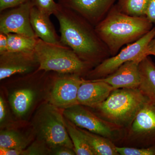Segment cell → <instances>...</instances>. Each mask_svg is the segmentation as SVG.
Returning <instances> with one entry per match:
<instances>
[{
    "label": "cell",
    "instance_id": "18",
    "mask_svg": "<svg viewBox=\"0 0 155 155\" xmlns=\"http://www.w3.org/2000/svg\"><path fill=\"white\" fill-rule=\"evenodd\" d=\"M80 128L95 155H118L116 146L110 139Z\"/></svg>",
    "mask_w": 155,
    "mask_h": 155
},
{
    "label": "cell",
    "instance_id": "9",
    "mask_svg": "<svg viewBox=\"0 0 155 155\" xmlns=\"http://www.w3.org/2000/svg\"><path fill=\"white\" fill-rule=\"evenodd\" d=\"M31 1L1 12L0 32L16 33L31 38L35 36L30 22Z\"/></svg>",
    "mask_w": 155,
    "mask_h": 155
},
{
    "label": "cell",
    "instance_id": "19",
    "mask_svg": "<svg viewBox=\"0 0 155 155\" xmlns=\"http://www.w3.org/2000/svg\"><path fill=\"white\" fill-rule=\"evenodd\" d=\"M65 125L77 155H95L79 127L64 117Z\"/></svg>",
    "mask_w": 155,
    "mask_h": 155
},
{
    "label": "cell",
    "instance_id": "7",
    "mask_svg": "<svg viewBox=\"0 0 155 155\" xmlns=\"http://www.w3.org/2000/svg\"><path fill=\"white\" fill-rule=\"evenodd\" d=\"M124 138L128 144L147 147L155 144V100L142 107Z\"/></svg>",
    "mask_w": 155,
    "mask_h": 155
},
{
    "label": "cell",
    "instance_id": "22",
    "mask_svg": "<svg viewBox=\"0 0 155 155\" xmlns=\"http://www.w3.org/2000/svg\"><path fill=\"white\" fill-rule=\"evenodd\" d=\"M149 0H117L118 8L124 14L134 17L146 16Z\"/></svg>",
    "mask_w": 155,
    "mask_h": 155
},
{
    "label": "cell",
    "instance_id": "8",
    "mask_svg": "<svg viewBox=\"0 0 155 155\" xmlns=\"http://www.w3.org/2000/svg\"><path fill=\"white\" fill-rule=\"evenodd\" d=\"M63 113L65 118L79 128L112 140L120 137L119 134L122 129L95 115L83 105L78 104L66 108Z\"/></svg>",
    "mask_w": 155,
    "mask_h": 155
},
{
    "label": "cell",
    "instance_id": "5",
    "mask_svg": "<svg viewBox=\"0 0 155 155\" xmlns=\"http://www.w3.org/2000/svg\"><path fill=\"white\" fill-rule=\"evenodd\" d=\"M51 103L41 105L33 118L34 130L38 140L43 142L51 149L65 146L74 150L63 112Z\"/></svg>",
    "mask_w": 155,
    "mask_h": 155
},
{
    "label": "cell",
    "instance_id": "20",
    "mask_svg": "<svg viewBox=\"0 0 155 155\" xmlns=\"http://www.w3.org/2000/svg\"><path fill=\"white\" fill-rule=\"evenodd\" d=\"M29 142L26 137L16 130L6 129L0 131V147L24 150Z\"/></svg>",
    "mask_w": 155,
    "mask_h": 155
},
{
    "label": "cell",
    "instance_id": "30",
    "mask_svg": "<svg viewBox=\"0 0 155 155\" xmlns=\"http://www.w3.org/2000/svg\"><path fill=\"white\" fill-rule=\"evenodd\" d=\"M23 150L0 147L1 155H22Z\"/></svg>",
    "mask_w": 155,
    "mask_h": 155
},
{
    "label": "cell",
    "instance_id": "6",
    "mask_svg": "<svg viewBox=\"0 0 155 155\" xmlns=\"http://www.w3.org/2000/svg\"><path fill=\"white\" fill-rule=\"evenodd\" d=\"M155 36V27L144 36L120 50L116 55L111 56L91 69L86 75L89 80L103 78L110 75L119 67L128 61L138 60L141 61L149 43Z\"/></svg>",
    "mask_w": 155,
    "mask_h": 155
},
{
    "label": "cell",
    "instance_id": "24",
    "mask_svg": "<svg viewBox=\"0 0 155 155\" xmlns=\"http://www.w3.org/2000/svg\"><path fill=\"white\" fill-rule=\"evenodd\" d=\"M51 155V150L43 142L37 140L23 150L22 155Z\"/></svg>",
    "mask_w": 155,
    "mask_h": 155
},
{
    "label": "cell",
    "instance_id": "29",
    "mask_svg": "<svg viewBox=\"0 0 155 155\" xmlns=\"http://www.w3.org/2000/svg\"><path fill=\"white\" fill-rule=\"evenodd\" d=\"M8 51V36L7 34L0 32V54Z\"/></svg>",
    "mask_w": 155,
    "mask_h": 155
},
{
    "label": "cell",
    "instance_id": "10",
    "mask_svg": "<svg viewBox=\"0 0 155 155\" xmlns=\"http://www.w3.org/2000/svg\"><path fill=\"white\" fill-rule=\"evenodd\" d=\"M83 79L75 74H63L56 77L50 95V103L64 110L78 104V94Z\"/></svg>",
    "mask_w": 155,
    "mask_h": 155
},
{
    "label": "cell",
    "instance_id": "12",
    "mask_svg": "<svg viewBox=\"0 0 155 155\" xmlns=\"http://www.w3.org/2000/svg\"><path fill=\"white\" fill-rule=\"evenodd\" d=\"M117 0H58L61 6L74 11L95 27L106 17Z\"/></svg>",
    "mask_w": 155,
    "mask_h": 155
},
{
    "label": "cell",
    "instance_id": "21",
    "mask_svg": "<svg viewBox=\"0 0 155 155\" xmlns=\"http://www.w3.org/2000/svg\"><path fill=\"white\" fill-rule=\"evenodd\" d=\"M8 51L34 52L38 38L16 33L7 34Z\"/></svg>",
    "mask_w": 155,
    "mask_h": 155
},
{
    "label": "cell",
    "instance_id": "25",
    "mask_svg": "<svg viewBox=\"0 0 155 155\" xmlns=\"http://www.w3.org/2000/svg\"><path fill=\"white\" fill-rule=\"evenodd\" d=\"M31 2L34 6L50 16L54 14L59 6L54 0H31Z\"/></svg>",
    "mask_w": 155,
    "mask_h": 155
},
{
    "label": "cell",
    "instance_id": "2",
    "mask_svg": "<svg viewBox=\"0 0 155 155\" xmlns=\"http://www.w3.org/2000/svg\"><path fill=\"white\" fill-rule=\"evenodd\" d=\"M153 24L146 16L134 17L123 13L115 4L102 21L95 27L111 56L149 32Z\"/></svg>",
    "mask_w": 155,
    "mask_h": 155
},
{
    "label": "cell",
    "instance_id": "14",
    "mask_svg": "<svg viewBox=\"0 0 155 155\" xmlns=\"http://www.w3.org/2000/svg\"><path fill=\"white\" fill-rule=\"evenodd\" d=\"M140 61L134 60L126 62L114 73L98 80L119 88H138L140 84L139 64Z\"/></svg>",
    "mask_w": 155,
    "mask_h": 155
},
{
    "label": "cell",
    "instance_id": "3",
    "mask_svg": "<svg viewBox=\"0 0 155 155\" xmlns=\"http://www.w3.org/2000/svg\"><path fill=\"white\" fill-rule=\"evenodd\" d=\"M149 99L138 88L114 90L96 108L101 118L122 129H127Z\"/></svg>",
    "mask_w": 155,
    "mask_h": 155
},
{
    "label": "cell",
    "instance_id": "26",
    "mask_svg": "<svg viewBox=\"0 0 155 155\" xmlns=\"http://www.w3.org/2000/svg\"><path fill=\"white\" fill-rule=\"evenodd\" d=\"M31 0H0V12L14 8Z\"/></svg>",
    "mask_w": 155,
    "mask_h": 155
},
{
    "label": "cell",
    "instance_id": "23",
    "mask_svg": "<svg viewBox=\"0 0 155 155\" xmlns=\"http://www.w3.org/2000/svg\"><path fill=\"white\" fill-rule=\"evenodd\" d=\"M117 152L121 155H155V144L147 147H116Z\"/></svg>",
    "mask_w": 155,
    "mask_h": 155
},
{
    "label": "cell",
    "instance_id": "1",
    "mask_svg": "<svg viewBox=\"0 0 155 155\" xmlns=\"http://www.w3.org/2000/svg\"><path fill=\"white\" fill-rule=\"evenodd\" d=\"M54 15L59 22L61 43L70 48L81 60L95 67L111 57L95 26L86 19L59 4Z\"/></svg>",
    "mask_w": 155,
    "mask_h": 155
},
{
    "label": "cell",
    "instance_id": "4",
    "mask_svg": "<svg viewBox=\"0 0 155 155\" xmlns=\"http://www.w3.org/2000/svg\"><path fill=\"white\" fill-rule=\"evenodd\" d=\"M34 52L39 64L38 70L81 76L87 75L94 67L62 44L49 43L38 38Z\"/></svg>",
    "mask_w": 155,
    "mask_h": 155
},
{
    "label": "cell",
    "instance_id": "11",
    "mask_svg": "<svg viewBox=\"0 0 155 155\" xmlns=\"http://www.w3.org/2000/svg\"><path fill=\"white\" fill-rule=\"evenodd\" d=\"M38 67L35 52H6L0 54V80L32 73Z\"/></svg>",
    "mask_w": 155,
    "mask_h": 155
},
{
    "label": "cell",
    "instance_id": "28",
    "mask_svg": "<svg viewBox=\"0 0 155 155\" xmlns=\"http://www.w3.org/2000/svg\"><path fill=\"white\" fill-rule=\"evenodd\" d=\"M146 16L153 24L155 25V0H149Z\"/></svg>",
    "mask_w": 155,
    "mask_h": 155
},
{
    "label": "cell",
    "instance_id": "15",
    "mask_svg": "<svg viewBox=\"0 0 155 155\" xmlns=\"http://www.w3.org/2000/svg\"><path fill=\"white\" fill-rule=\"evenodd\" d=\"M50 17L32 6L30 13L31 27L37 38L49 43L61 44L60 36L56 32Z\"/></svg>",
    "mask_w": 155,
    "mask_h": 155
},
{
    "label": "cell",
    "instance_id": "32",
    "mask_svg": "<svg viewBox=\"0 0 155 155\" xmlns=\"http://www.w3.org/2000/svg\"><path fill=\"white\" fill-rule=\"evenodd\" d=\"M150 55L155 56V36L149 43L145 51V57H147Z\"/></svg>",
    "mask_w": 155,
    "mask_h": 155
},
{
    "label": "cell",
    "instance_id": "31",
    "mask_svg": "<svg viewBox=\"0 0 155 155\" xmlns=\"http://www.w3.org/2000/svg\"><path fill=\"white\" fill-rule=\"evenodd\" d=\"M7 108L5 101L2 97H0V123L1 125H2L5 120L7 115Z\"/></svg>",
    "mask_w": 155,
    "mask_h": 155
},
{
    "label": "cell",
    "instance_id": "16",
    "mask_svg": "<svg viewBox=\"0 0 155 155\" xmlns=\"http://www.w3.org/2000/svg\"><path fill=\"white\" fill-rule=\"evenodd\" d=\"M140 84L138 89L150 100H155V64L149 56L139 64Z\"/></svg>",
    "mask_w": 155,
    "mask_h": 155
},
{
    "label": "cell",
    "instance_id": "17",
    "mask_svg": "<svg viewBox=\"0 0 155 155\" xmlns=\"http://www.w3.org/2000/svg\"><path fill=\"white\" fill-rule=\"evenodd\" d=\"M35 96L34 92L29 89H21L14 92L9 101L15 114L19 117L25 115L31 107Z\"/></svg>",
    "mask_w": 155,
    "mask_h": 155
},
{
    "label": "cell",
    "instance_id": "13",
    "mask_svg": "<svg viewBox=\"0 0 155 155\" xmlns=\"http://www.w3.org/2000/svg\"><path fill=\"white\" fill-rule=\"evenodd\" d=\"M115 89L98 79H83L78 94V103L95 108L102 104Z\"/></svg>",
    "mask_w": 155,
    "mask_h": 155
},
{
    "label": "cell",
    "instance_id": "27",
    "mask_svg": "<svg viewBox=\"0 0 155 155\" xmlns=\"http://www.w3.org/2000/svg\"><path fill=\"white\" fill-rule=\"evenodd\" d=\"M51 155H76L74 150L65 146H59L51 148Z\"/></svg>",
    "mask_w": 155,
    "mask_h": 155
}]
</instances>
